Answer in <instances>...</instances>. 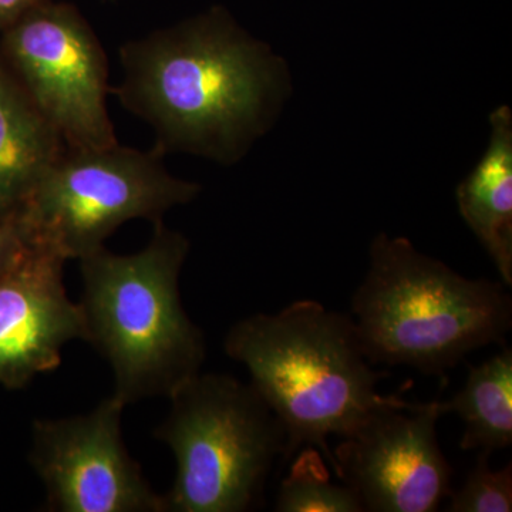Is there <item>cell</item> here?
<instances>
[{
	"mask_svg": "<svg viewBox=\"0 0 512 512\" xmlns=\"http://www.w3.org/2000/svg\"><path fill=\"white\" fill-rule=\"evenodd\" d=\"M111 93L153 128L158 151L239 163L292 93L288 63L222 6L120 47Z\"/></svg>",
	"mask_w": 512,
	"mask_h": 512,
	"instance_id": "1",
	"label": "cell"
},
{
	"mask_svg": "<svg viewBox=\"0 0 512 512\" xmlns=\"http://www.w3.org/2000/svg\"><path fill=\"white\" fill-rule=\"evenodd\" d=\"M224 350L247 367L249 383L284 427V461L301 448H316L338 478L330 437L345 439L370 414L400 399L377 392L387 375L370 367L350 315L318 301L302 299L239 320Z\"/></svg>",
	"mask_w": 512,
	"mask_h": 512,
	"instance_id": "2",
	"label": "cell"
},
{
	"mask_svg": "<svg viewBox=\"0 0 512 512\" xmlns=\"http://www.w3.org/2000/svg\"><path fill=\"white\" fill-rule=\"evenodd\" d=\"M136 254L106 247L79 259V302L89 342L109 362L113 396L124 406L170 397L205 360V338L185 312L180 274L190 241L163 221Z\"/></svg>",
	"mask_w": 512,
	"mask_h": 512,
	"instance_id": "3",
	"label": "cell"
},
{
	"mask_svg": "<svg viewBox=\"0 0 512 512\" xmlns=\"http://www.w3.org/2000/svg\"><path fill=\"white\" fill-rule=\"evenodd\" d=\"M350 318L370 363L441 375L468 353L504 342L512 302L503 282L466 278L409 239L380 232Z\"/></svg>",
	"mask_w": 512,
	"mask_h": 512,
	"instance_id": "4",
	"label": "cell"
},
{
	"mask_svg": "<svg viewBox=\"0 0 512 512\" xmlns=\"http://www.w3.org/2000/svg\"><path fill=\"white\" fill-rule=\"evenodd\" d=\"M156 430L175 458L164 512H245L261 501L286 436L251 383L200 373L170 397Z\"/></svg>",
	"mask_w": 512,
	"mask_h": 512,
	"instance_id": "5",
	"label": "cell"
},
{
	"mask_svg": "<svg viewBox=\"0 0 512 512\" xmlns=\"http://www.w3.org/2000/svg\"><path fill=\"white\" fill-rule=\"evenodd\" d=\"M164 157L156 147L144 151L119 143L66 147L13 217L23 239L79 261L128 221H163L201 192L200 184L174 177Z\"/></svg>",
	"mask_w": 512,
	"mask_h": 512,
	"instance_id": "6",
	"label": "cell"
},
{
	"mask_svg": "<svg viewBox=\"0 0 512 512\" xmlns=\"http://www.w3.org/2000/svg\"><path fill=\"white\" fill-rule=\"evenodd\" d=\"M0 57L67 147L119 143L107 109L109 60L72 3L30 10L0 33Z\"/></svg>",
	"mask_w": 512,
	"mask_h": 512,
	"instance_id": "7",
	"label": "cell"
},
{
	"mask_svg": "<svg viewBox=\"0 0 512 512\" xmlns=\"http://www.w3.org/2000/svg\"><path fill=\"white\" fill-rule=\"evenodd\" d=\"M124 404L111 394L92 410L36 420L29 460L46 490V511L164 512L121 433Z\"/></svg>",
	"mask_w": 512,
	"mask_h": 512,
	"instance_id": "8",
	"label": "cell"
},
{
	"mask_svg": "<svg viewBox=\"0 0 512 512\" xmlns=\"http://www.w3.org/2000/svg\"><path fill=\"white\" fill-rule=\"evenodd\" d=\"M439 402L399 399L376 410L335 450L339 480L370 512H433L450 495L453 468L437 437Z\"/></svg>",
	"mask_w": 512,
	"mask_h": 512,
	"instance_id": "9",
	"label": "cell"
},
{
	"mask_svg": "<svg viewBox=\"0 0 512 512\" xmlns=\"http://www.w3.org/2000/svg\"><path fill=\"white\" fill-rule=\"evenodd\" d=\"M66 262L25 242L0 274V386L23 389L62 365L67 343L86 339L82 309L64 286Z\"/></svg>",
	"mask_w": 512,
	"mask_h": 512,
	"instance_id": "10",
	"label": "cell"
},
{
	"mask_svg": "<svg viewBox=\"0 0 512 512\" xmlns=\"http://www.w3.org/2000/svg\"><path fill=\"white\" fill-rule=\"evenodd\" d=\"M491 134L483 157L458 184L461 218L501 276L512 286V113L500 106L490 116Z\"/></svg>",
	"mask_w": 512,
	"mask_h": 512,
	"instance_id": "11",
	"label": "cell"
},
{
	"mask_svg": "<svg viewBox=\"0 0 512 512\" xmlns=\"http://www.w3.org/2000/svg\"><path fill=\"white\" fill-rule=\"evenodd\" d=\"M66 147L0 57V222L18 214Z\"/></svg>",
	"mask_w": 512,
	"mask_h": 512,
	"instance_id": "12",
	"label": "cell"
},
{
	"mask_svg": "<svg viewBox=\"0 0 512 512\" xmlns=\"http://www.w3.org/2000/svg\"><path fill=\"white\" fill-rule=\"evenodd\" d=\"M441 413H454L464 424L460 447L493 454L512 444V349L471 367L466 384Z\"/></svg>",
	"mask_w": 512,
	"mask_h": 512,
	"instance_id": "13",
	"label": "cell"
},
{
	"mask_svg": "<svg viewBox=\"0 0 512 512\" xmlns=\"http://www.w3.org/2000/svg\"><path fill=\"white\" fill-rule=\"evenodd\" d=\"M325 458L316 448L298 451L291 471L279 487L275 511L363 512L355 490L348 484L330 481Z\"/></svg>",
	"mask_w": 512,
	"mask_h": 512,
	"instance_id": "14",
	"label": "cell"
},
{
	"mask_svg": "<svg viewBox=\"0 0 512 512\" xmlns=\"http://www.w3.org/2000/svg\"><path fill=\"white\" fill-rule=\"evenodd\" d=\"M448 511L510 512L512 511V466L501 470L490 467V454L480 451L476 466L458 491H451Z\"/></svg>",
	"mask_w": 512,
	"mask_h": 512,
	"instance_id": "15",
	"label": "cell"
},
{
	"mask_svg": "<svg viewBox=\"0 0 512 512\" xmlns=\"http://www.w3.org/2000/svg\"><path fill=\"white\" fill-rule=\"evenodd\" d=\"M25 247V239L15 218L0 222V274Z\"/></svg>",
	"mask_w": 512,
	"mask_h": 512,
	"instance_id": "16",
	"label": "cell"
},
{
	"mask_svg": "<svg viewBox=\"0 0 512 512\" xmlns=\"http://www.w3.org/2000/svg\"><path fill=\"white\" fill-rule=\"evenodd\" d=\"M49 0H0V33Z\"/></svg>",
	"mask_w": 512,
	"mask_h": 512,
	"instance_id": "17",
	"label": "cell"
}]
</instances>
